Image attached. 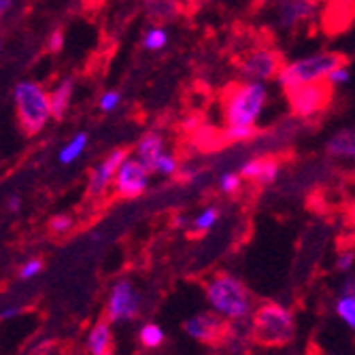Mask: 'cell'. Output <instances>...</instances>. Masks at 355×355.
<instances>
[{
	"mask_svg": "<svg viewBox=\"0 0 355 355\" xmlns=\"http://www.w3.org/2000/svg\"><path fill=\"white\" fill-rule=\"evenodd\" d=\"M283 69V60L275 49H255L247 53V58L241 62V75L251 81H270L277 79Z\"/></svg>",
	"mask_w": 355,
	"mask_h": 355,
	"instance_id": "cell-8",
	"label": "cell"
},
{
	"mask_svg": "<svg viewBox=\"0 0 355 355\" xmlns=\"http://www.w3.org/2000/svg\"><path fill=\"white\" fill-rule=\"evenodd\" d=\"M166 151H164V137L157 135V132H147L141 137V141L137 143L135 147V157H139L141 162L153 173L157 159L162 157Z\"/></svg>",
	"mask_w": 355,
	"mask_h": 355,
	"instance_id": "cell-14",
	"label": "cell"
},
{
	"mask_svg": "<svg viewBox=\"0 0 355 355\" xmlns=\"http://www.w3.org/2000/svg\"><path fill=\"white\" fill-rule=\"evenodd\" d=\"M183 330L193 340L217 343V340H221V334L225 332V321L213 313H198L185 321Z\"/></svg>",
	"mask_w": 355,
	"mask_h": 355,
	"instance_id": "cell-11",
	"label": "cell"
},
{
	"mask_svg": "<svg viewBox=\"0 0 355 355\" xmlns=\"http://www.w3.org/2000/svg\"><path fill=\"white\" fill-rule=\"evenodd\" d=\"M255 135H257L255 125H225L221 137L225 143H245L251 141Z\"/></svg>",
	"mask_w": 355,
	"mask_h": 355,
	"instance_id": "cell-21",
	"label": "cell"
},
{
	"mask_svg": "<svg viewBox=\"0 0 355 355\" xmlns=\"http://www.w3.org/2000/svg\"><path fill=\"white\" fill-rule=\"evenodd\" d=\"M241 179H243L241 173H223L219 177V189L223 193H234L241 187Z\"/></svg>",
	"mask_w": 355,
	"mask_h": 355,
	"instance_id": "cell-27",
	"label": "cell"
},
{
	"mask_svg": "<svg viewBox=\"0 0 355 355\" xmlns=\"http://www.w3.org/2000/svg\"><path fill=\"white\" fill-rule=\"evenodd\" d=\"M353 262H355V253H343L340 257H338V262H336V268L340 270V272H347L351 266H353Z\"/></svg>",
	"mask_w": 355,
	"mask_h": 355,
	"instance_id": "cell-32",
	"label": "cell"
},
{
	"mask_svg": "<svg viewBox=\"0 0 355 355\" xmlns=\"http://www.w3.org/2000/svg\"><path fill=\"white\" fill-rule=\"evenodd\" d=\"M296 334V321L289 309L266 302L253 313L251 336L264 347H283Z\"/></svg>",
	"mask_w": 355,
	"mask_h": 355,
	"instance_id": "cell-4",
	"label": "cell"
},
{
	"mask_svg": "<svg viewBox=\"0 0 355 355\" xmlns=\"http://www.w3.org/2000/svg\"><path fill=\"white\" fill-rule=\"evenodd\" d=\"M181 179H185V181H193L198 175H200V168H196V166H183L181 168Z\"/></svg>",
	"mask_w": 355,
	"mask_h": 355,
	"instance_id": "cell-33",
	"label": "cell"
},
{
	"mask_svg": "<svg viewBox=\"0 0 355 355\" xmlns=\"http://www.w3.org/2000/svg\"><path fill=\"white\" fill-rule=\"evenodd\" d=\"M279 159L277 157H270V155H257V157H251L247 162L241 166V177L247 179V181H253L257 185H270L277 181L279 177Z\"/></svg>",
	"mask_w": 355,
	"mask_h": 355,
	"instance_id": "cell-12",
	"label": "cell"
},
{
	"mask_svg": "<svg viewBox=\"0 0 355 355\" xmlns=\"http://www.w3.org/2000/svg\"><path fill=\"white\" fill-rule=\"evenodd\" d=\"M207 298L219 315L228 319H243L249 313L247 287L228 272H219L207 283Z\"/></svg>",
	"mask_w": 355,
	"mask_h": 355,
	"instance_id": "cell-5",
	"label": "cell"
},
{
	"mask_svg": "<svg viewBox=\"0 0 355 355\" xmlns=\"http://www.w3.org/2000/svg\"><path fill=\"white\" fill-rule=\"evenodd\" d=\"M311 3H319V0H311Z\"/></svg>",
	"mask_w": 355,
	"mask_h": 355,
	"instance_id": "cell-39",
	"label": "cell"
},
{
	"mask_svg": "<svg viewBox=\"0 0 355 355\" xmlns=\"http://www.w3.org/2000/svg\"><path fill=\"white\" fill-rule=\"evenodd\" d=\"M345 287H347V289H345V294H353V296H355V281H347Z\"/></svg>",
	"mask_w": 355,
	"mask_h": 355,
	"instance_id": "cell-36",
	"label": "cell"
},
{
	"mask_svg": "<svg viewBox=\"0 0 355 355\" xmlns=\"http://www.w3.org/2000/svg\"><path fill=\"white\" fill-rule=\"evenodd\" d=\"M71 228H73V217H69V215H55L49 221V230L53 234H67Z\"/></svg>",
	"mask_w": 355,
	"mask_h": 355,
	"instance_id": "cell-29",
	"label": "cell"
},
{
	"mask_svg": "<svg viewBox=\"0 0 355 355\" xmlns=\"http://www.w3.org/2000/svg\"><path fill=\"white\" fill-rule=\"evenodd\" d=\"M87 143H89L87 132H77L67 145L60 149V155H58L60 162L62 164H73V162H77V159L83 155V151L87 149Z\"/></svg>",
	"mask_w": 355,
	"mask_h": 355,
	"instance_id": "cell-19",
	"label": "cell"
},
{
	"mask_svg": "<svg viewBox=\"0 0 355 355\" xmlns=\"http://www.w3.org/2000/svg\"><path fill=\"white\" fill-rule=\"evenodd\" d=\"M317 15V3L311 0H281L279 5V21L285 28H296L300 24H306L315 19Z\"/></svg>",
	"mask_w": 355,
	"mask_h": 355,
	"instance_id": "cell-13",
	"label": "cell"
},
{
	"mask_svg": "<svg viewBox=\"0 0 355 355\" xmlns=\"http://www.w3.org/2000/svg\"><path fill=\"white\" fill-rule=\"evenodd\" d=\"M332 85L328 81H319V83H309L300 85L285 92L287 96V105L292 115L298 119H311L319 115L321 111H326V107L332 101Z\"/></svg>",
	"mask_w": 355,
	"mask_h": 355,
	"instance_id": "cell-6",
	"label": "cell"
},
{
	"mask_svg": "<svg viewBox=\"0 0 355 355\" xmlns=\"http://www.w3.org/2000/svg\"><path fill=\"white\" fill-rule=\"evenodd\" d=\"M103 355H113V353H109V351H107V353H103Z\"/></svg>",
	"mask_w": 355,
	"mask_h": 355,
	"instance_id": "cell-38",
	"label": "cell"
},
{
	"mask_svg": "<svg viewBox=\"0 0 355 355\" xmlns=\"http://www.w3.org/2000/svg\"><path fill=\"white\" fill-rule=\"evenodd\" d=\"M119 103H121V94L117 89H109L98 98V109L103 113H113L119 107Z\"/></svg>",
	"mask_w": 355,
	"mask_h": 355,
	"instance_id": "cell-26",
	"label": "cell"
},
{
	"mask_svg": "<svg viewBox=\"0 0 355 355\" xmlns=\"http://www.w3.org/2000/svg\"><path fill=\"white\" fill-rule=\"evenodd\" d=\"M217 219H219V209L207 207V209H202L196 215V219H193V228H196L198 232H207V230H211L213 225L217 223Z\"/></svg>",
	"mask_w": 355,
	"mask_h": 355,
	"instance_id": "cell-23",
	"label": "cell"
},
{
	"mask_svg": "<svg viewBox=\"0 0 355 355\" xmlns=\"http://www.w3.org/2000/svg\"><path fill=\"white\" fill-rule=\"evenodd\" d=\"M149 168L141 162L139 157H125V162L119 166L117 177H115V191L121 198H139L141 193L149 187Z\"/></svg>",
	"mask_w": 355,
	"mask_h": 355,
	"instance_id": "cell-7",
	"label": "cell"
},
{
	"mask_svg": "<svg viewBox=\"0 0 355 355\" xmlns=\"http://www.w3.org/2000/svg\"><path fill=\"white\" fill-rule=\"evenodd\" d=\"M13 105L17 123L26 137L39 135L47 121L53 119L49 94L35 81H19L13 87Z\"/></svg>",
	"mask_w": 355,
	"mask_h": 355,
	"instance_id": "cell-2",
	"label": "cell"
},
{
	"mask_svg": "<svg viewBox=\"0 0 355 355\" xmlns=\"http://www.w3.org/2000/svg\"><path fill=\"white\" fill-rule=\"evenodd\" d=\"M349 79H351V71H349V64L345 62V64H340L338 69H334V71L330 73L328 83H330L332 87H343V85L349 83Z\"/></svg>",
	"mask_w": 355,
	"mask_h": 355,
	"instance_id": "cell-28",
	"label": "cell"
},
{
	"mask_svg": "<svg viewBox=\"0 0 355 355\" xmlns=\"http://www.w3.org/2000/svg\"><path fill=\"white\" fill-rule=\"evenodd\" d=\"M347 60L340 53L334 51H324V53H315L306 58H298L283 64V69L277 77V83L283 87V92H289L300 85L309 83H319V81H328L330 73L338 69L340 64Z\"/></svg>",
	"mask_w": 355,
	"mask_h": 355,
	"instance_id": "cell-3",
	"label": "cell"
},
{
	"mask_svg": "<svg viewBox=\"0 0 355 355\" xmlns=\"http://www.w3.org/2000/svg\"><path fill=\"white\" fill-rule=\"evenodd\" d=\"M168 45V30L164 26H151L145 30V35H143V47L147 51H159V49H164Z\"/></svg>",
	"mask_w": 355,
	"mask_h": 355,
	"instance_id": "cell-20",
	"label": "cell"
},
{
	"mask_svg": "<svg viewBox=\"0 0 355 355\" xmlns=\"http://www.w3.org/2000/svg\"><path fill=\"white\" fill-rule=\"evenodd\" d=\"M141 309V296L137 287L130 281H119L113 285L109 302H107V315L111 321H128L139 315Z\"/></svg>",
	"mask_w": 355,
	"mask_h": 355,
	"instance_id": "cell-9",
	"label": "cell"
},
{
	"mask_svg": "<svg viewBox=\"0 0 355 355\" xmlns=\"http://www.w3.org/2000/svg\"><path fill=\"white\" fill-rule=\"evenodd\" d=\"M268 103V89L262 81H236L223 94L225 125H255Z\"/></svg>",
	"mask_w": 355,
	"mask_h": 355,
	"instance_id": "cell-1",
	"label": "cell"
},
{
	"mask_svg": "<svg viewBox=\"0 0 355 355\" xmlns=\"http://www.w3.org/2000/svg\"><path fill=\"white\" fill-rule=\"evenodd\" d=\"M175 3H179V0H175Z\"/></svg>",
	"mask_w": 355,
	"mask_h": 355,
	"instance_id": "cell-40",
	"label": "cell"
},
{
	"mask_svg": "<svg viewBox=\"0 0 355 355\" xmlns=\"http://www.w3.org/2000/svg\"><path fill=\"white\" fill-rule=\"evenodd\" d=\"M19 209H21V198L19 196H11L9 198V211L11 213H17Z\"/></svg>",
	"mask_w": 355,
	"mask_h": 355,
	"instance_id": "cell-34",
	"label": "cell"
},
{
	"mask_svg": "<svg viewBox=\"0 0 355 355\" xmlns=\"http://www.w3.org/2000/svg\"><path fill=\"white\" fill-rule=\"evenodd\" d=\"M336 313L340 315V319L345 321L349 328L355 330V296L353 294H345L343 298H338Z\"/></svg>",
	"mask_w": 355,
	"mask_h": 355,
	"instance_id": "cell-22",
	"label": "cell"
},
{
	"mask_svg": "<svg viewBox=\"0 0 355 355\" xmlns=\"http://www.w3.org/2000/svg\"><path fill=\"white\" fill-rule=\"evenodd\" d=\"M326 151L340 159H353L355 157V125L334 132L326 143Z\"/></svg>",
	"mask_w": 355,
	"mask_h": 355,
	"instance_id": "cell-15",
	"label": "cell"
},
{
	"mask_svg": "<svg viewBox=\"0 0 355 355\" xmlns=\"http://www.w3.org/2000/svg\"><path fill=\"white\" fill-rule=\"evenodd\" d=\"M41 270H43V260L35 257V260H30V262H26V264L21 266L19 277H21V279H32V277H37Z\"/></svg>",
	"mask_w": 355,
	"mask_h": 355,
	"instance_id": "cell-30",
	"label": "cell"
},
{
	"mask_svg": "<svg viewBox=\"0 0 355 355\" xmlns=\"http://www.w3.org/2000/svg\"><path fill=\"white\" fill-rule=\"evenodd\" d=\"M349 221H351V223L355 225V202H353V205L349 207Z\"/></svg>",
	"mask_w": 355,
	"mask_h": 355,
	"instance_id": "cell-37",
	"label": "cell"
},
{
	"mask_svg": "<svg viewBox=\"0 0 355 355\" xmlns=\"http://www.w3.org/2000/svg\"><path fill=\"white\" fill-rule=\"evenodd\" d=\"M128 151L125 149H113L105 159H101L89 173V183H87V196L89 198H101L103 193L115 183L119 166L125 162Z\"/></svg>",
	"mask_w": 355,
	"mask_h": 355,
	"instance_id": "cell-10",
	"label": "cell"
},
{
	"mask_svg": "<svg viewBox=\"0 0 355 355\" xmlns=\"http://www.w3.org/2000/svg\"><path fill=\"white\" fill-rule=\"evenodd\" d=\"M179 171H181V168H179V159H177L173 153H168V151L157 159V164H155V168H153V173L162 175V177H173V175H177Z\"/></svg>",
	"mask_w": 355,
	"mask_h": 355,
	"instance_id": "cell-24",
	"label": "cell"
},
{
	"mask_svg": "<svg viewBox=\"0 0 355 355\" xmlns=\"http://www.w3.org/2000/svg\"><path fill=\"white\" fill-rule=\"evenodd\" d=\"M73 92H75L73 79H64V81H60V83L49 92L51 115H53V119H64V115L69 113L71 103H73Z\"/></svg>",
	"mask_w": 355,
	"mask_h": 355,
	"instance_id": "cell-16",
	"label": "cell"
},
{
	"mask_svg": "<svg viewBox=\"0 0 355 355\" xmlns=\"http://www.w3.org/2000/svg\"><path fill=\"white\" fill-rule=\"evenodd\" d=\"M147 13L155 24L171 21L179 15V5L175 0H147Z\"/></svg>",
	"mask_w": 355,
	"mask_h": 355,
	"instance_id": "cell-18",
	"label": "cell"
},
{
	"mask_svg": "<svg viewBox=\"0 0 355 355\" xmlns=\"http://www.w3.org/2000/svg\"><path fill=\"white\" fill-rule=\"evenodd\" d=\"M11 3H13V0H0V11H3V15H5V13L9 11Z\"/></svg>",
	"mask_w": 355,
	"mask_h": 355,
	"instance_id": "cell-35",
	"label": "cell"
},
{
	"mask_svg": "<svg viewBox=\"0 0 355 355\" xmlns=\"http://www.w3.org/2000/svg\"><path fill=\"white\" fill-rule=\"evenodd\" d=\"M62 47H64V30L55 28V30L51 32V35H49V39H47V49H49L51 53H58Z\"/></svg>",
	"mask_w": 355,
	"mask_h": 355,
	"instance_id": "cell-31",
	"label": "cell"
},
{
	"mask_svg": "<svg viewBox=\"0 0 355 355\" xmlns=\"http://www.w3.org/2000/svg\"><path fill=\"white\" fill-rule=\"evenodd\" d=\"M109 347H111V326L107 319H103L92 328L87 336V351L92 355H103L109 351Z\"/></svg>",
	"mask_w": 355,
	"mask_h": 355,
	"instance_id": "cell-17",
	"label": "cell"
},
{
	"mask_svg": "<svg viewBox=\"0 0 355 355\" xmlns=\"http://www.w3.org/2000/svg\"><path fill=\"white\" fill-rule=\"evenodd\" d=\"M162 340H164V332L159 330L157 326H153V324H147V326L141 330V343H143L145 347H149V349L159 347V345H162Z\"/></svg>",
	"mask_w": 355,
	"mask_h": 355,
	"instance_id": "cell-25",
	"label": "cell"
}]
</instances>
